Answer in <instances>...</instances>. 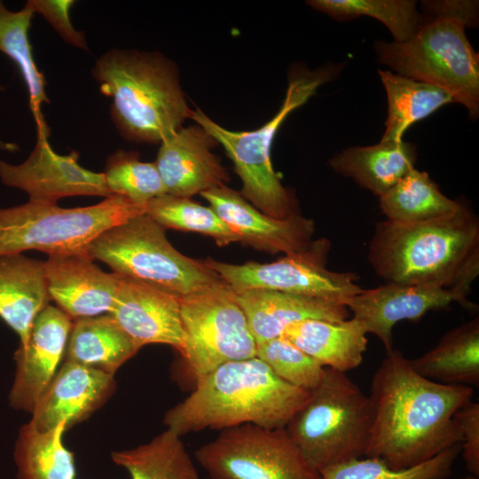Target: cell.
<instances>
[{"instance_id": "6da1fadb", "label": "cell", "mask_w": 479, "mask_h": 479, "mask_svg": "<svg viewBox=\"0 0 479 479\" xmlns=\"http://www.w3.org/2000/svg\"><path fill=\"white\" fill-rule=\"evenodd\" d=\"M473 394L472 387L421 376L408 358L393 349L372 379L373 421L365 456L404 469L460 444L453 416Z\"/></svg>"}, {"instance_id": "7a4b0ae2", "label": "cell", "mask_w": 479, "mask_h": 479, "mask_svg": "<svg viewBox=\"0 0 479 479\" xmlns=\"http://www.w3.org/2000/svg\"><path fill=\"white\" fill-rule=\"evenodd\" d=\"M368 261L388 283L471 288L479 274V220L462 202L453 214L376 224Z\"/></svg>"}, {"instance_id": "3957f363", "label": "cell", "mask_w": 479, "mask_h": 479, "mask_svg": "<svg viewBox=\"0 0 479 479\" xmlns=\"http://www.w3.org/2000/svg\"><path fill=\"white\" fill-rule=\"evenodd\" d=\"M310 393L279 378L256 357L236 360L198 379L190 395L166 412L163 421L181 436L243 424L286 428Z\"/></svg>"}, {"instance_id": "277c9868", "label": "cell", "mask_w": 479, "mask_h": 479, "mask_svg": "<svg viewBox=\"0 0 479 479\" xmlns=\"http://www.w3.org/2000/svg\"><path fill=\"white\" fill-rule=\"evenodd\" d=\"M91 74L128 141L161 144L191 119L177 65L160 52L113 48L96 59Z\"/></svg>"}, {"instance_id": "5b68a950", "label": "cell", "mask_w": 479, "mask_h": 479, "mask_svg": "<svg viewBox=\"0 0 479 479\" xmlns=\"http://www.w3.org/2000/svg\"><path fill=\"white\" fill-rule=\"evenodd\" d=\"M340 67L326 66L310 70L292 67L285 99L278 113L254 130H229L210 119L200 108L192 110L191 119L209 133L225 150L242 181L240 194L265 215L284 219L299 215L290 191L283 186L274 171L271 151L275 136L296 108L305 104L318 88L334 79Z\"/></svg>"}, {"instance_id": "8992f818", "label": "cell", "mask_w": 479, "mask_h": 479, "mask_svg": "<svg viewBox=\"0 0 479 479\" xmlns=\"http://www.w3.org/2000/svg\"><path fill=\"white\" fill-rule=\"evenodd\" d=\"M373 421L369 396L345 373L326 368L286 430L306 461L320 471L365 456Z\"/></svg>"}, {"instance_id": "52a82bcc", "label": "cell", "mask_w": 479, "mask_h": 479, "mask_svg": "<svg viewBox=\"0 0 479 479\" xmlns=\"http://www.w3.org/2000/svg\"><path fill=\"white\" fill-rule=\"evenodd\" d=\"M467 23L448 15L423 16L407 42L378 40V60L397 74L430 83L449 92L472 119L479 115V54L469 43Z\"/></svg>"}, {"instance_id": "ba28073f", "label": "cell", "mask_w": 479, "mask_h": 479, "mask_svg": "<svg viewBox=\"0 0 479 479\" xmlns=\"http://www.w3.org/2000/svg\"><path fill=\"white\" fill-rule=\"evenodd\" d=\"M145 213V205L116 194L88 207L67 208L28 200L0 208V255L29 249L48 255L87 254L102 232Z\"/></svg>"}, {"instance_id": "9c48e42d", "label": "cell", "mask_w": 479, "mask_h": 479, "mask_svg": "<svg viewBox=\"0 0 479 479\" xmlns=\"http://www.w3.org/2000/svg\"><path fill=\"white\" fill-rule=\"evenodd\" d=\"M87 254L107 264L117 275L178 296L220 279L202 261L177 251L168 240L165 228L145 213L102 232L90 242Z\"/></svg>"}, {"instance_id": "30bf717a", "label": "cell", "mask_w": 479, "mask_h": 479, "mask_svg": "<svg viewBox=\"0 0 479 479\" xmlns=\"http://www.w3.org/2000/svg\"><path fill=\"white\" fill-rule=\"evenodd\" d=\"M185 371L196 381L218 366L255 357L256 342L234 289L221 279L180 296Z\"/></svg>"}, {"instance_id": "8fae6325", "label": "cell", "mask_w": 479, "mask_h": 479, "mask_svg": "<svg viewBox=\"0 0 479 479\" xmlns=\"http://www.w3.org/2000/svg\"><path fill=\"white\" fill-rule=\"evenodd\" d=\"M194 457L210 479H322L286 428L243 424L223 429Z\"/></svg>"}, {"instance_id": "7c38bea8", "label": "cell", "mask_w": 479, "mask_h": 479, "mask_svg": "<svg viewBox=\"0 0 479 479\" xmlns=\"http://www.w3.org/2000/svg\"><path fill=\"white\" fill-rule=\"evenodd\" d=\"M330 242L313 240L305 249L269 263L232 264L208 258L203 263L234 290L265 289L346 302L364 289L352 272L326 267Z\"/></svg>"}, {"instance_id": "4fadbf2b", "label": "cell", "mask_w": 479, "mask_h": 479, "mask_svg": "<svg viewBox=\"0 0 479 479\" xmlns=\"http://www.w3.org/2000/svg\"><path fill=\"white\" fill-rule=\"evenodd\" d=\"M36 142L25 161L13 165L0 161V179L24 191L29 200L57 203L72 196L110 197L104 173L93 172L78 163L79 153L61 155L51 146L46 123L36 125Z\"/></svg>"}, {"instance_id": "5bb4252c", "label": "cell", "mask_w": 479, "mask_h": 479, "mask_svg": "<svg viewBox=\"0 0 479 479\" xmlns=\"http://www.w3.org/2000/svg\"><path fill=\"white\" fill-rule=\"evenodd\" d=\"M470 289L457 286L443 287L429 285L387 283L364 289L351 297L346 306L353 318L361 321L367 333L377 336L387 352L393 350V327L403 320L417 321L430 310L447 309L459 302L475 308L467 297Z\"/></svg>"}, {"instance_id": "9a60e30c", "label": "cell", "mask_w": 479, "mask_h": 479, "mask_svg": "<svg viewBox=\"0 0 479 479\" xmlns=\"http://www.w3.org/2000/svg\"><path fill=\"white\" fill-rule=\"evenodd\" d=\"M200 195L239 236L240 241L256 249L290 255L307 248L313 241L315 224L311 219L300 215L284 219L269 216L226 185Z\"/></svg>"}, {"instance_id": "2e32d148", "label": "cell", "mask_w": 479, "mask_h": 479, "mask_svg": "<svg viewBox=\"0 0 479 479\" xmlns=\"http://www.w3.org/2000/svg\"><path fill=\"white\" fill-rule=\"evenodd\" d=\"M73 319L58 307L48 305L35 318L28 340L14 354L16 373L10 404L32 412L52 380L66 352Z\"/></svg>"}, {"instance_id": "e0dca14e", "label": "cell", "mask_w": 479, "mask_h": 479, "mask_svg": "<svg viewBox=\"0 0 479 479\" xmlns=\"http://www.w3.org/2000/svg\"><path fill=\"white\" fill-rule=\"evenodd\" d=\"M109 314L138 349L161 343L181 351L180 296L149 283L120 276Z\"/></svg>"}, {"instance_id": "ac0fdd59", "label": "cell", "mask_w": 479, "mask_h": 479, "mask_svg": "<svg viewBox=\"0 0 479 479\" xmlns=\"http://www.w3.org/2000/svg\"><path fill=\"white\" fill-rule=\"evenodd\" d=\"M216 145L198 124L182 127L164 139L154 162L166 193L190 198L225 185L229 173L211 151Z\"/></svg>"}, {"instance_id": "d6986e66", "label": "cell", "mask_w": 479, "mask_h": 479, "mask_svg": "<svg viewBox=\"0 0 479 479\" xmlns=\"http://www.w3.org/2000/svg\"><path fill=\"white\" fill-rule=\"evenodd\" d=\"M44 273L51 300L72 319L111 311L120 276L102 271L88 254L48 255Z\"/></svg>"}, {"instance_id": "ffe728a7", "label": "cell", "mask_w": 479, "mask_h": 479, "mask_svg": "<svg viewBox=\"0 0 479 479\" xmlns=\"http://www.w3.org/2000/svg\"><path fill=\"white\" fill-rule=\"evenodd\" d=\"M114 387V375L65 360L39 397L29 422L38 431L62 421L67 428L100 407Z\"/></svg>"}, {"instance_id": "44dd1931", "label": "cell", "mask_w": 479, "mask_h": 479, "mask_svg": "<svg viewBox=\"0 0 479 479\" xmlns=\"http://www.w3.org/2000/svg\"><path fill=\"white\" fill-rule=\"evenodd\" d=\"M234 291L256 344L281 336L286 327L302 320L339 322L350 316L337 301L265 289Z\"/></svg>"}, {"instance_id": "7402d4cb", "label": "cell", "mask_w": 479, "mask_h": 479, "mask_svg": "<svg viewBox=\"0 0 479 479\" xmlns=\"http://www.w3.org/2000/svg\"><path fill=\"white\" fill-rule=\"evenodd\" d=\"M50 300L44 261L21 253L0 255V318L18 334L20 346Z\"/></svg>"}, {"instance_id": "603a6c76", "label": "cell", "mask_w": 479, "mask_h": 479, "mask_svg": "<svg viewBox=\"0 0 479 479\" xmlns=\"http://www.w3.org/2000/svg\"><path fill=\"white\" fill-rule=\"evenodd\" d=\"M366 334L364 324L352 317L339 322L302 320L286 327L281 336L323 367L346 373L363 362Z\"/></svg>"}, {"instance_id": "cb8c5ba5", "label": "cell", "mask_w": 479, "mask_h": 479, "mask_svg": "<svg viewBox=\"0 0 479 479\" xmlns=\"http://www.w3.org/2000/svg\"><path fill=\"white\" fill-rule=\"evenodd\" d=\"M417 157V147L410 142L381 140L373 145L349 147L335 154L329 165L381 197L414 169Z\"/></svg>"}, {"instance_id": "d4e9b609", "label": "cell", "mask_w": 479, "mask_h": 479, "mask_svg": "<svg viewBox=\"0 0 479 479\" xmlns=\"http://www.w3.org/2000/svg\"><path fill=\"white\" fill-rule=\"evenodd\" d=\"M421 376L444 384L479 385L478 317L448 331L429 351L409 359Z\"/></svg>"}, {"instance_id": "484cf974", "label": "cell", "mask_w": 479, "mask_h": 479, "mask_svg": "<svg viewBox=\"0 0 479 479\" xmlns=\"http://www.w3.org/2000/svg\"><path fill=\"white\" fill-rule=\"evenodd\" d=\"M139 349L109 314L74 319L66 359L114 375Z\"/></svg>"}, {"instance_id": "4316f807", "label": "cell", "mask_w": 479, "mask_h": 479, "mask_svg": "<svg viewBox=\"0 0 479 479\" xmlns=\"http://www.w3.org/2000/svg\"><path fill=\"white\" fill-rule=\"evenodd\" d=\"M388 99V115L381 140H403L405 130L441 106L454 103L452 95L436 85L387 70H378Z\"/></svg>"}, {"instance_id": "83f0119b", "label": "cell", "mask_w": 479, "mask_h": 479, "mask_svg": "<svg viewBox=\"0 0 479 479\" xmlns=\"http://www.w3.org/2000/svg\"><path fill=\"white\" fill-rule=\"evenodd\" d=\"M111 459L130 479H200L181 436L168 428L146 444L113 452Z\"/></svg>"}, {"instance_id": "f1b7e54d", "label": "cell", "mask_w": 479, "mask_h": 479, "mask_svg": "<svg viewBox=\"0 0 479 479\" xmlns=\"http://www.w3.org/2000/svg\"><path fill=\"white\" fill-rule=\"evenodd\" d=\"M379 204L386 220L418 223L450 216L462 201L448 198L427 172L414 168L379 197Z\"/></svg>"}, {"instance_id": "f546056e", "label": "cell", "mask_w": 479, "mask_h": 479, "mask_svg": "<svg viewBox=\"0 0 479 479\" xmlns=\"http://www.w3.org/2000/svg\"><path fill=\"white\" fill-rule=\"evenodd\" d=\"M65 421L38 431L30 422L20 430L14 451L18 479H75V462L63 444Z\"/></svg>"}, {"instance_id": "4dcf8cb0", "label": "cell", "mask_w": 479, "mask_h": 479, "mask_svg": "<svg viewBox=\"0 0 479 479\" xmlns=\"http://www.w3.org/2000/svg\"><path fill=\"white\" fill-rule=\"evenodd\" d=\"M35 15L27 3L17 12L8 10L0 1V51L17 66L27 87L30 110L36 125L45 123L42 105L49 104L45 91L46 80L35 62L28 38L31 20Z\"/></svg>"}, {"instance_id": "1f68e13d", "label": "cell", "mask_w": 479, "mask_h": 479, "mask_svg": "<svg viewBox=\"0 0 479 479\" xmlns=\"http://www.w3.org/2000/svg\"><path fill=\"white\" fill-rule=\"evenodd\" d=\"M307 4L340 21L372 17L388 27L395 43L409 41L423 22L416 1L412 0H310Z\"/></svg>"}, {"instance_id": "d6a6232c", "label": "cell", "mask_w": 479, "mask_h": 479, "mask_svg": "<svg viewBox=\"0 0 479 479\" xmlns=\"http://www.w3.org/2000/svg\"><path fill=\"white\" fill-rule=\"evenodd\" d=\"M145 214L165 229L207 235L220 247L240 241L239 236L210 207L190 198L164 194L145 204Z\"/></svg>"}, {"instance_id": "836d02e7", "label": "cell", "mask_w": 479, "mask_h": 479, "mask_svg": "<svg viewBox=\"0 0 479 479\" xmlns=\"http://www.w3.org/2000/svg\"><path fill=\"white\" fill-rule=\"evenodd\" d=\"M460 451V444H457L423 463L404 469L392 468L378 458L367 457L333 465L319 472L322 479H447Z\"/></svg>"}, {"instance_id": "e575fe53", "label": "cell", "mask_w": 479, "mask_h": 479, "mask_svg": "<svg viewBox=\"0 0 479 479\" xmlns=\"http://www.w3.org/2000/svg\"><path fill=\"white\" fill-rule=\"evenodd\" d=\"M104 173L113 194L145 205L166 193L155 162H144L137 152L118 150L108 156Z\"/></svg>"}, {"instance_id": "d590c367", "label": "cell", "mask_w": 479, "mask_h": 479, "mask_svg": "<svg viewBox=\"0 0 479 479\" xmlns=\"http://www.w3.org/2000/svg\"><path fill=\"white\" fill-rule=\"evenodd\" d=\"M255 357L281 380L311 391L324 378L326 368L282 336L256 344Z\"/></svg>"}, {"instance_id": "8d00e7d4", "label": "cell", "mask_w": 479, "mask_h": 479, "mask_svg": "<svg viewBox=\"0 0 479 479\" xmlns=\"http://www.w3.org/2000/svg\"><path fill=\"white\" fill-rule=\"evenodd\" d=\"M33 12L41 14L68 44L89 51L84 32L76 30L70 20L73 0H28Z\"/></svg>"}, {"instance_id": "74e56055", "label": "cell", "mask_w": 479, "mask_h": 479, "mask_svg": "<svg viewBox=\"0 0 479 479\" xmlns=\"http://www.w3.org/2000/svg\"><path fill=\"white\" fill-rule=\"evenodd\" d=\"M459 428L462 458L471 475H479V404L470 400L453 416Z\"/></svg>"}, {"instance_id": "f35d334b", "label": "cell", "mask_w": 479, "mask_h": 479, "mask_svg": "<svg viewBox=\"0 0 479 479\" xmlns=\"http://www.w3.org/2000/svg\"><path fill=\"white\" fill-rule=\"evenodd\" d=\"M422 8L428 15H448L465 20L468 27L478 24V1L441 0L423 1Z\"/></svg>"}, {"instance_id": "ab89813d", "label": "cell", "mask_w": 479, "mask_h": 479, "mask_svg": "<svg viewBox=\"0 0 479 479\" xmlns=\"http://www.w3.org/2000/svg\"><path fill=\"white\" fill-rule=\"evenodd\" d=\"M462 479H478V477L474 476V475H467V476H466V477H464Z\"/></svg>"}, {"instance_id": "60d3db41", "label": "cell", "mask_w": 479, "mask_h": 479, "mask_svg": "<svg viewBox=\"0 0 479 479\" xmlns=\"http://www.w3.org/2000/svg\"><path fill=\"white\" fill-rule=\"evenodd\" d=\"M4 87L0 84V90H3Z\"/></svg>"}]
</instances>
